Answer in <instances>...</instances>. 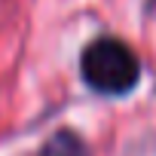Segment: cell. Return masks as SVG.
Instances as JSON below:
<instances>
[{"label": "cell", "mask_w": 156, "mask_h": 156, "mask_svg": "<svg viewBox=\"0 0 156 156\" xmlns=\"http://www.w3.org/2000/svg\"><path fill=\"white\" fill-rule=\"evenodd\" d=\"M80 70H83V80L101 95H126L141 80L138 55L122 40L113 37H101L89 43L80 55Z\"/></svg>", "instance_id": "1"}, {"label": "cell", "mask_w": 156, "mask_h": 156, "mask_svg": "<svg viewBox=\"0 0 156 156\" xmlns=\"http://www.w3.org/2000/svg\"><path fill=\"white\" fill-rule=\"evenodd\" d=\"M37 156H89V147L83 144V138L76 135V132L61 129V132H55V135L40 147Z\"/></svg>", "instance_id": "2"}]
</instances>
